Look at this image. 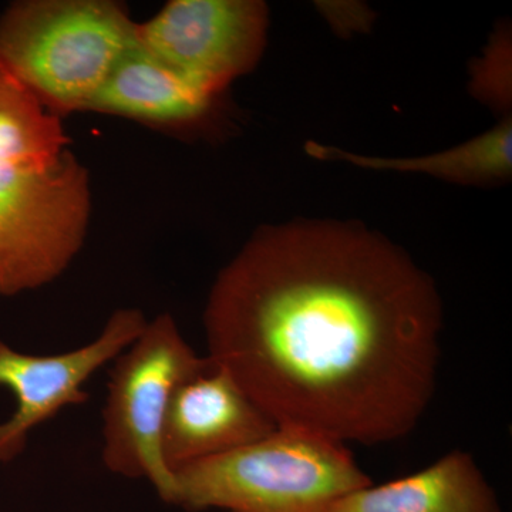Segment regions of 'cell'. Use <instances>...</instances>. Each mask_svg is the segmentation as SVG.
Here are the masks:
<instances>
[{"mask_svg":"<svg viewBox=\"0 0 512 512\" xmlns=\"http://www.w3.org/2000/svg\"><path fill=\"white\" fill-rule=\"evenodd\" d=\"M441 326L427 272L345 221L259 228L204 311L208 357L276 426L366 446L416 429L436 389Z\"/></svg>","mask_w":512,"mask_h":512,"instance_id":"cell-1","label":"cell"},{"mask_svg":"<svg viewBox=\"0 0 512 512\" xmlns=\"http://www.w3.org/2000/svg\"><path fill=\"white\" fill-rule=\"evenodd\" d=\"M90 212L89 174L57 114L39 106L0 126V296L63 275L83 247Z\"/></svg>","mask_w":512,"mask_h":512,"instance_id":"cell-2","label":"cell"},{"mask_svg":"<svg viewBox=\"0 0 512 512\" xmlns=\"http://www.w3.org/2000/svg\"><path fill=\"white\" fill-rule=\"evenodd\" d=\"M372 484L345 443L278 426L249 446L175 470L170 504L188 511L329 512Z\"/></svg>","mask_w":512,"mask_h":512,"instance_id":"cell-3","label":"cell"},{"mask_svg":"<svg viewBox=\"0 0 512 512\" xmlns=\"http://www.w3.org/2000/svg\"><path fill=\"white\" fill-rule=\"evenodd\" d=\"M136 28L111 0H22L0 16V64L57 116L89 111Z\"/></svg>","mask_w":512,"mask_h":512,"instance_id":"cell-4","label":"cell"},{"mask_svg":"<svg viewBox=\"0 0 512 512\" xmlns=\"http://www.w3.org/2000/svg\"><path fill=\"white\" fill-rule=\"evenodd\" d=\"M197 355L174 316L160 313L113 360L103 407L101 461L117 476L146 478L170 503L174 474L165 464L161 439L171 397L185 380L210 369Z\"/></svg>","mask_w":512,"mask_h":512,"instance_id":"cell-5","label":"cell"},{"mask_svg":"<svg viewBox=\"0 0 512 512\" xmlns=\"http://www.w3.org/2000/svg\"><path fill=\"white\" fill-rule=\"evenodd\" d=\"M269 9L259 0H171L136 28L137 45L204 92L222 97L265 52Z\"/></svg>","mask_w":512,"mask_h":512,"instance_id":"cell-6","label":"cell"},{"mask_svg":"<svg viewBox=\"0 0 512 512\" xmlns=\"http://www.w3.org/2000/svg\"><path fill=\"white\" fill-rule=\"evenodd\" d=\"M146 325L140 309H117L92 342L52 356L26 355L0 339V386L8 387L16 399L15 413L0 423V463L16 460L40 424L67 407L89 402L84 384L124 352Z\"/></svg>","mask_w":512,"mask_h":512,"instance_id":"cell-7","label":"cell"},{"mask_svg":"<svg viewBox=\"0 0 512 512\" xmlns=\"http://www.w3.org/2000/svg\"><path fill=\"white\" fill-rule=\"evenodd\" d=\"M276 427L237 380L212 363L175 389L165 414L161 450L174 474L188 464L265 439Z\"/></svg>","mask_w":512,"mask_h":512,"instance_id":"cell-8","label":"cell"},{"mask_svg":"<svg viewBox=\"0 0 512 512\" xmlns=\"http://www.w3.org/2000/svg\"><path fill=\"white\" fill-rule=\"evenodd\" d=\"M220 96L204 92L134 45L121 57L89 111L165 130H195L220 109Z\"/></svg>","mask_w":512,"mask_h":512,"instance_id":"cell-9","label":"cell"},{"mask_svg":"<svg viewBox=\"0 0 512 512\" xmlns=\"http://www.w3.org/2000/svg\"><path fill=\"white\" fill-rule=\"evenodd\" d=\"M329 512H501L473 456L456 450L412 476L367 485Z\"/></svg>","mask_w":512,"mask_h":512,"instance_id":"cell-10","label":"cell"},{"mask_svg":"<svg viewBox=\"0 0 512 512\" xmlns=\"http://www.w3.org/2000/svg\"><path fill=\"white\" fill-rule=\"evenodd\" d=\"M306 151L318 160L346 161L370 171L426 174L463 185L505 183L512 174V120L511 116L504 117L497 126L473 140L429 156L370 157L318 143H309Z\"/></svg>","mask_w":512,"mask_h":512,"instance_id":"cell-11","label":"cell"},{"mask_svg":"<svg viewBox=\"0 0 512 512\" xmlns=\"http://www.w3.org/2000/svg\"><path fill=\"white\" fill-rule=\"evenodd\" d=\"M470 87L476 99L507 117L512 97L510 30H498L483 57L471 66Z\"/></svg>","mask_w":512,"mask_h":512,"instance_id":"cell-12","label":"cell"}]
</instances>
